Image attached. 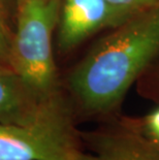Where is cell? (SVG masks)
<instances>
[{
	"label": "cell",
	"instance_id": "6da1fadb",
	"mask_svg": "<svg viewBox=\"0 0 159 160\" xmlns=\"http://www.w3.org/2000/svg\"><path fill=\"white\" fill-rule=\"evenodd\" d=\"M159 57V8L132 17L102 37L67 79L74 112L115 113L134 82Z\"/></svg>",
	"mask_w": 159,
	"mask_h": 160
},
{
	"label": "cell",
	"instance_id": "7a4b0ae2",
	"mask_svg": "<svg viewBox=\"0 0 159 160\" xmlns=\"http://www.w3.org/2000/svg\"><path fill=\"white\" fill-rule=\"evenodd\" d=\"M60 0H22L16 3L11 68L42 96L61 90L53 40Z\"/></svg>",
	"mask_w": 159,
	"mask_h": 160
},
{
	"label": "cell",
	"instance_id": "3957f363",
	"mask_svg": "<svg viewBox=\"0 0 159 160\" xmlns=\"http://www.w3.org/2000/svg\"><path fill=\"white\" fill-rule=\"evenodd\" d=\"M72 101L61 92L34 123H0V160H73L82 149Z\"/></svg>",
	"mask_w": 159,
	"mask_h": 160
},
{
	"label": "cell",
	"instance_id": "277c9868",
	"mask_svg": "<svg viewBox=\"0 0 159 160\" xmlns=\"http://www.w3.org/2000/svg\"><path fill=\"white\" fill-rule=\"evenodd\" d=\"M82 149L73 160H159V153L141 131L137 119H122L81 132Z\"/></svg>",
	"mask_w": 159,
	"mask_h": 160
},
{
	"label": "cell",
	"instance_id": "5b68a950",
	"mask_svg": "<svg viewBox=\"0 0 159 160\" xmlns=\"http://www.w3.org/2000/svg\"><path fill=\"white\" fill-rule=\"evenodd\" d=\"M121 22L106 0H60L55 40L57 49L69 53L103 29Z\"/></svg>",
	"mask_w": 159,
	"mask_h": 160
},
{
	"label": "cell",
	"instance_id": "8992f818",
	"mask_svg": "<svg viewBox=\"0 0 159 160\" xmlns=\"http://www.w3.org/2000/svg\"><path fill=\"white\" fill-rule=\"evenodd\" d=\"M61 92L42 96L12 68L0 65V123L19 126L34 123Z\"/></svg>",
	"mask_w": 159,
	"mask_h": 160
},
{
	"label": "cell",
	"instance_id": "52a82bcc",
	"mask_svg": "<svg viewBox=\"0 0 159 160\" xmlns=\"http://www.w3.org/2000/svg\"><path fill=\"white\" fill-rule=\"evenodd\" d=\"M121 24L132 17L159 8V0H106Z\"/></svg>",
	"mask_w": 159,
	"mask_h": 160
},
{
	"label": "cell",
	"instance_id": "ba28073f",
	"mask_svg": "<svg viewBox=\"0 0 159 160\" xmlns=\"http://www.w3.org/2000/svg\"><path fill=\"white\" fill-rule=\"evenodd\" d=\"M141 131L159 153V107L144 118L137 119Z\"/></svg>",
	"mask_w": 159,
	"mask_h": 160
},
{
	"label": "cell",
	"instance_id": "9c48e42d",
	"mask_svg": "<svg viewBox=\"0 0 159 160\" xmlns=\"http://www.w3.org/2000/svg\"><path fill=\"white\" fill-rule=\"evenodd\" d=\"M13 27L0 16V65L11 68V48Z\"/></svg>",
	"mask_w": 159,
	"mask_h": 160
},
{
	"label": "cell",
	"instance_id": "30bf717a",
	"mask_svg": "<svg viewBox=\"0 0 159 160\" xmlns=\"http://www.w3.org/2000/svg\"><path fill=\"white\" fill-rule=\"evenodd\" d=\"M16 15V2L12 0H0V16L13 27Z\"/></svg>",
	"mask_w": 159,
	"mask_h": 160
},
{
	"label": "cell",
	"instance_id": "8fae6325",
	"mask_svg": "<svg viewBox=\"0 0 159 160\" xmlns=\"http://www.w3.org/2000/svg\"><path fill=\"white\" fill-rule=\"evenodd\" d=\"M20 1H22V0H15V2H16V3H18V2H20Z\"/></svg>",
	"mask_w": 159,
	"mask_h": 160
}]
</instances>
